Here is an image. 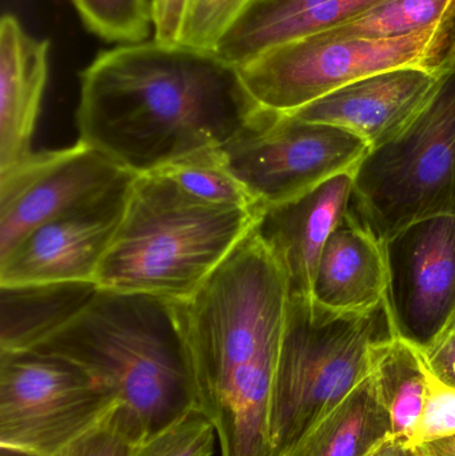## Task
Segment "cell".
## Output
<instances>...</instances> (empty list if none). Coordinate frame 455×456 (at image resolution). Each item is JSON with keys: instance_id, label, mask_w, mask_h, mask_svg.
I'll return each mask as SVG.
<instances>
[{"instance_id": "cell-24", "label": "cell", "mask_w": 455, "mask_h": 456, "mask_svg": "<svg viewBox=\"0 0 455 456\" xmlns=\"http://www.w3.org/2000/svg\"><path fill=\"white\" fill-rule=\"evenodd\" d=\"M216 441L213 422L199 410H192L139 442L131 456H213Z\"/></svg>"}, {"instance_id": "cell-21", "label": "cell", "mask_w": 455, "mask_h": 456, "mask_svg": "<svg viewBox=\"0 0 455 456\" xmlns=\"http://www.w3.org/2000/svg\"><path fill=\"white\" fill-rule=\"evenodd\" d=\"M453 15L455 0H382L352 20L317 35L339 39H398L427 31Z\"/></svg>"}, {"instance_id": "cell-30", "label": "cell", "mask_w": 455, "mask_h": 456, "mask_svg": "<svg viewBox=\"0 0 455 456\" xmlns=\"http://www.w3.org/2000/svg\"><path fill=\"white\" fill-rule=\"evenodd\" d=\"M365 456H421V454L418 450L408 449L405 444H400L392 436H387Z\"/></svg>"}, {"instance_id": "cell-23", "label": "cell", "mask_w": 455, "mask_h": 456, "mask_svg": "<svg viewBox=\"0 0 455 456\" xmlns=\"http://www.w3.org/2000/svg\"><path fill=\"white\" fill-rule=\"evenodd\" d=\"M85 26L107 42H146L154 26L151 0H71Z\"/></svg>"}, {"instance_id": "cell-14", "label": "cell", "mask_w": 455, "mask_h": 456, "mask_svg": "<svg viewBox=\"0 0 455 456\" xmlns=\"http://www.w3.org/2000/svg\"><path fill=\"white\" fill-rule=\"evenodd\" d=\"M353 175L354 170L339 174L297 200L262 210L256 231L285 273L288 297H312L323 247L349 214Z\"/></svg>"}, {"instance_id": "cell-9", "label": "cell", "mask_w": 455, "mask_h": 456, "mask_svg": "<svg viewBox=\"0 0 455 456\" xmlns=\"http://www.w3.org/2000/svg\"><path fill=\"white\" fill-rule=\"evenodd\" d=\"M369 150L344 128L264 109L221 152L230 173L264 210L355 170Z\"/></svg>"}, {"instance_id": "cell-6", "label": "cell", "mask_w": 455, "mask_h": 456, "mask_svg": "<svg viewBox=\"0 0 455 456\" xmlns=\"http://www.w3.org/2000/svg\"><path fill=\"white\" fill-rule=\"evenodd\" d=\"M350 211L381 241L441 216H455V63L432 98L355 167Z\"/></svg>"}, {"instance_id": "cell-2", "label": "cell", "mask_w": 455, "mask_h": 456, "mask_svg": "<svg viewBox=\"0 0 455 456\" xmlns=\"http://www.w3.org/2000/svg\"><path fill=\"white\" fill-rule=\"evenodd\" d=\"M288 305V279L256 227L179 302L198 410L221 456H272L270 409Z\"/></svg>"}, {"instance_id": "cell-18", "label": "cell", "mask_w": 455, "mask_h": 456, "mask_svg": "<svg viewBox=\"0 0 455 456\" xmlns=\"http://www.w3.org/2000/svg\"><path fill=\"white\" fill-rule=\"evenodd\" d=\"M387 436L389 415L370 374L280 456H365Z\"/></svg>"}, {"instance_id": "cell-5", "label": "cell", "mask_w": 455, "mask_h": 456, "mask_svg": "<svg viewBox=\"0 0 455 456\" xmlns=\"http://www.w3.org/2000/svg\"><path fill=\"white\" fill-rule=\"evenodd\" d=\"M393 335L386 302L338 313L313 297H288L270 409L272 456L344 402L371 374L377 343Z\"/></svg>"}, {"instance_id": "cell-19", "label": "cell", "mask_w": 455, "mask_h": 456, "mask_svg": "<svg viewBox=\"0 0 455 456\" xmlns=\"http://www.w3.org/2000/svg\"><path fill=\"white\" fill-rule=\"evenodd\" d=\"M98 289L95 283L0 287V351L34 347L74 316Z\"/></svg>"}, {"instance_id": "cell-13", "label": "cell", "mask_w": 455, "mask_h": 456, "mask_svg": "<svg viewBox=\"0 0 455 456\" xmlns=\"http://www.w3.org/2000/svg\"><path fill=\"white\" fill-rule=\"evenodd\" d=\"M448 69L405 67L379 72L338 88L291 115L344 128L371 149L389 141L418 114Z\"/></svg>"}, {"instance_id": "cell-31", "label": "cell", "mask_w": 455, "mask_h": 456, "mask_svg": "<svg viewBox=\"0 0 455 456\" xmlns=\"http://www.w3.org/2000/svg\"><path fill=\"white\" fill-rule=\"evenodd\" d=\"M417 450H421L432 456H455V438L435 442Z\"/></svg>"}, {"instance_id": "cell-3", "label": "cell", "mask_w": 455, "mask_h": 456, "mask_svg": "<svg viewBox=\"0 0 455 456\" xmlns=\"http://www.w3.org/2000/svg\"><path fill=\"white\" fill-rule=\"evenodd\" d=\"M29 350L82 367L135 418L144 439L198 410L176 300L99 289Z\"/></svg>"}, {"instance_id": "cell-29", "label": "cell", "mask_w": 455, "mask_h": 456, "mask_svg": "<svg viewBox=\"0 0 455 456\" xmlns=\"http://www.w3.org/2000/svg\"><path fill=\"white\" fill-rule=\"evenodd\" d=\"M189 0H162L154 10V39L166 45H176Z\"/></svg>"}, {"instance_id": "cell-22", "label": "cell", "mask_w": 455, "mask_h": 456, "mask_svg": "<svg viewBox=\"0 0 455 456\" xmlns=\"http://www.w3.org/2000/svg\"><path fill=\"white\" fill-rule=\"evenodd\" d=\"M158 174H162L200 202L219 208H261L230 173L221 150L200 152L174 163Z\"/></svg>"}, {"instance_id": "cell-33", "label": "cell", "mask_w": 455, "mask_h": 456, "mask_svg": "<svg viewBox=\"0 0 455 456\" xmlns=\"http://www.w3.org/2000/svg\"><path fill=\"white\" fill-rule=\"evenodd\" d=\"M152 2V10H155V8L158 7V5L160 4V2H162V0H151Z\"/></svg>"}, {"instance_id": "cell-25", "label": "cell", "mask_w": 455, "mask_h": 456, "mask_svg": "<svg viewBox=\"0 0 455 456\" xmlns=\"http://www.w3.org/2000/svg\"><path fill=\"white\" fill-rule=\"evenodd\" d=\"M253 0H189L179 43L215 51L223 35Z\"/></svg>"}, {"instance_id": "cell-16", "label": "cell", "mask_w": 455, "mask_h": 456, "mask_svg": "<svg viewBox=\"0 0 455 456\" xmlns=\"http://www.w3.org/2000/svg\"><path fill=\"white\" fill-rule=\"evenodd\" d=\"M382 0H253L214 53L240 67L261 53L330 31Z\"/></svg>"}, {"instance_id": "cell-11", "label": "cell", "mask_w": 455, "mask_h": 456, "mask_svg": "<svg viewBox=\"0 0 455 456\" xmlns=\"http://www.w3.org/2000/svg\"><path fill=\"white\" fill-rule=\"evenodd\" d=\"M384 246L393 331L424 350L455 314V216L416 222Z\"/></svg>"}, {"instance_id": "cell-32", "label": "cell", "mask_w": 455, "mask_h": 456, "mask_svg": "<svg viewBox=\"0 0 455 456\" xmlns=\"http://www.w3.org/2000/svg\"><path fill=\"white\" fill-rule=\"evenodd\" d=\"M445 331H455V314L453 319H451V324H449L448 329Z\"/></svg>"}, {"instance_id": "cell-8", "label": "cell", "mask_w": 455, "mask_h": 456, "mask_svg": "<svg viewBox=\"0 0 455 456\" xmlns=\"http://www.w3.org/2000/svg\"><path fill=\"white\" fill-rule=\"evenodd\" d=\"M118 399L82 367L32 350L0 351V446L56 456L101 425Z\"/></svg>"}, {"instance_id": "cell-27", "label": "cell", "mask_w": 455, "mask_h": 456, "mask_svg": "<svg viewBox=\"0 0 455 456\" xmlns=\"http://www.w3.org/2000/svg\"><path fill=\"white\" fill-rule=\"evenodd\" d=\"M451 438H455V388L438 380L427 369L424 407L409 449Z\"/></svg>"}, {"instance_id": "cell-28", "label": "cell", "mask_w": 455, "mask_h": 456, "mask_svg": "<svg viewBox=\"0 0 455 456\" xmlns=\"http://www.w3.org/2000/svg\"><path fill=\"white\" fill-rule=\"evenodd\" d=\"M421 353L429 371L441 382L455 388V331H443Z\"/></svg>"}, {"instance_id": "cell-10", "label": "cell", "mask_w": 455, "mask_h": 456, "mask_svg": "<svg viewBox=\"0 0 455 456\" xmlns=\"http://www.w3.org/2000/svg\"><path fill=\"white\" fill-rule=\"evenodd\" d=\"M135 176L80 141L32 152L0 174V257L35 228L104 200Z\"/></svg>"}, {"instance_id": "cell-34", "label": "cell", "mask_w": 455, "mask_h": 456, "mask_svg": "<svg viewBox=\"0 0 455 456\" xmlns=\"http://www.w3.org/2000/svg\"><path fill=\"white\" fill-rule=\"evenodd\" d=\"M418 452H419V454H421V456H432V455L427 454V452H421V450H418Z\"/></svg>"}, {"instance_id": "cell-1", "label": "cell", "mask_w": 455, "mask_h": 456, "mask_svg": "<svg viewBox=\"0 0 455 456\" xmlns=\"http://www.w3.org/2000/svg\"><path fill=\"white\" fill-rule=\"evenodd\" d=\"M79 77V141L134 175L221 150L264 111L238 67L181 43L102 51Z\"/></svg>"}, {"instance_id": "cell-12", "label": "cell", "mask_w": 455, "mask_h": 456, "mask_svg": "<svg viewBox=\"0 0 455 456\" xmlns=\"http://www.w3.org/2000/svg\"><path fill=\"white\" fill-rule=\"evenodd\" d=\"M134 179L104 200L27 233L0 257V287L95 283L99 265L122 222Z\"/></svg>"}, {"instance_id": "cell-15", "label": "cell", "mask_w": 455, "mask_h": 456, "mask_svg": "<svg viewBox=\"0 0 455 456\" xmlns=\"http://www.w3.org/2000/svg\"><path fill=\"white\" fill-rule=\"evenodd\" d=\"M48 39L31 37L12 13L0 20V174L32 154L50 67Z\"/></svg>"}, {"instance_id": "cell-26", "label": "cell", "mask_w": 455, "mask_h": 456, "mask_svg": "<svg viewBox=\"0 0 455 456\" xmlns=\"http://www.w3.org/2000/svg\"><path fill=\"white\" fill-rule=\"evenodd\" d=\"M143 439L141 425L119 404L101 425L56 456H131Z\"/></svg>"}, {"instance_id": "cell-20", "label": "cell", "mask_w": 455, "mask_h": 456, "mask_svg": "<svg viewBox=\"0 0 455 456\" xmlns=\"http://www.w3.org/2000/svg\"><path fill=\"white\" fill-rule=\"evenodd\" d=\"M427 367L421 350L393 335L377 343L371 377L386 407L390 436L409 449L424 407Z\"/></svg>"}, {"instance_id": "cell-17", "label": "cell", "mask_w": 455, "mask_h": 456, "mask_svg": "<svg viewBox=\"0 0 455 456\" xmlns=\"http://www.w3.org/2000/svg\"><path fill=\"white\" fill-rule=\"evenodd\" d=\"M386 289L384 241L349 211L323 247L312 297L329 310L366 313L385 302Z\"/></svg>"}, {"instance_id": "cell-4", "label": "cell", "mask_w": 455, "mask_h": 456, "mask_svg": "<svg viewBox=\"0 0 455 456\" xmlns=\"http://www.w3.org/2000/svg\"><path fill=\"white\" fill-rule=\"evenodd\" d=\"M261 213L200 202L162 174L136 175L96 286L189 299L256 227Z\"/></svg>"}, {"instance_id": "cell-7", "label": "cell", "mask_w": 455, "mask_h": 456, "mask_svg": "<svg viewBox=\"0 0 455 456\" xmlns=\"http://www.w3.org/2000/svg\"><path fill=\"white\" fill-rule=\"evenodd\" d=\"M455 63V15L398 39H339L313 35L278 45L238 67L262 109L291 114L312 102L390 69L445 71Z\"/></svg>"}]
</instances>
